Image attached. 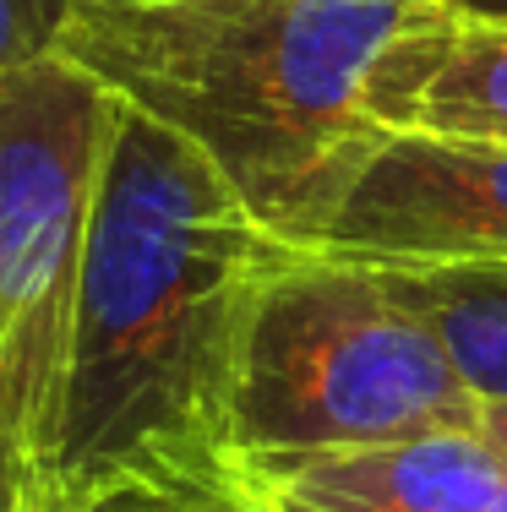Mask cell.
<instances>
[{"label": "cell", "instance_id": "cell-1", "mask_svg": "<svg viewBox=\"0 0 507 512\" xmlns=\"http://www.w3.org/2000/svg\"><path fill=\"white\" fill-rule=\"evenodd\" d=\"M284 246L191 142L115 99L44 480L88 512H229L240 338Z\"/></svg>", "mask_w": 507, "mask_h": 512}, {"label": "cell", "instance_id": "cell-2", "mask_svg": "<svg viewBox=\"0 0 507 512\" xmlns=\"http://www.w3.org/2000/svg\"><path fill=\"white\" fill-rule=\"evenodd\" d=\"M431 0H71L60 55L191 142L289 240L382 126V55Z\"/></svg>", "mask_w": 507, "mask_h": 512}, {"label": "cell", "instance_id": "cell-3", "mask_svg": "<svg viewBox=\"0 0 507 512\" xmlns=\"http://www.w3.org/2000/svg\"><path fill=\"white\" fill-rule=\"evenodd\" d=\"M480 425V393L382 267L284 246L251 295L235 458L382 447Z\"/></svg>", "mask_w": 507, "mask_h": 512}, {"label": "cell", "instance_id": "cell-4", "mask_svg": "<svg viewBox=\"0 0 507 512\" xmlns=\"http://www.w3.org/2000/svg\"><path fill=\"white\" fill-rule=\"evenodd\" d=\"M115 93L66 55L0 71V420L28 474L55 447Z\"/></svg>", "mask_w": 507, "mask_h": 512}, {"label": "cell", "instance_id": "cell-5", "mask_svg": "<svg viewBox=\"0 0 507 512\" xmlns=\"http://www.w3.org/2000/svg\"><path fill=\"white\" fill-rule=\"evenodd\" d=\"M289 246L377 267L507 262V148L388 131Z\"/></svg>", "mask_w": 507, "mask_h": 512}, {"label": "cell", "instance_id": "cell-6", "mask_svg": "<svg viewBox=\"0 0 507 512\" xmlns=\"http://www.w3.org/2000/svg\"><path fill=\"white\" fill-rule=\"evenodd\" d=\"M507 458L480 431L382 447L240 453L229 512H486Z\"/></svg>", "mask_w": 507, "mask_h": 512}, {"label": "cell", "instance_id": "cell-7", "mask_svg": "<svg viewBox=\"0 0 507 512\" xmlns=\"http://www.w3.org/2000/svg\"><path fill=\"white\" fill-rule=\"evenodd\" d=\"M371 115L382 137L415 131L507 148V17L431 0L382 55Z\"/></svg>", "mask_w": 507, "mask_h": 512}, {"label": "cell", "instance_id": "cell-8", "mask_svg": "<svg viewBox=\"0 0 507 512\" xmlns=\"http://www.w3.org/2000/svg\"><path fill=\"white\" fill-rule=\"evenodd\" d=\"M377 267V262H371ZM480 398H507V262L469 267H382Z\"/></svg>", "mask_w": 507, "mask_h": 512}, {"label": "cell", "instance_id": "cell-9", "mask_svg": "<svg viewBox=\"0 0 507 512\" xmlns=\"http://www.w3.org/2000/svg\"><path fill=\"white\" fill-rule=\"evenodd\" d=\"M71 0H0V71L60 50Z\"/></svg>", "mask_w": 507, "mask_h": 512}, {"label": "cell", "instance_id": "cell-10", "mask_svg": "<svg viewBox=\"0 0 507 512\" xmlns=\"http://www.w3.org/2000/svg\"><path fill=\"white\" fill-rule=\"evenodd\" d=\"M22 491H28V458L0 420V512H22Z\"/></svg>", "mask_w": 507, "mask_h": 512}, {"label": "cell", "instance_id": "cell-11", "mask_svg": "<svg viewBox=\"0 0 507 512\" xmlns=\"http://www.w3.org/2000/svg\"><path fill=\"white\" fill-rule=\"evenodd\" d=\"M22 512H88V507H77L55 480H44V474H28V491H22Z\"/></svg>", "mask_w": 507, "mask_h": 512}, {"label": "cell", "instance_id": "cell-12", "mask_svg": "<svg viewBox=\"0 0 507 512\" xmlns=\"http://www.w3.org/2000/svg\"><path fill=\"white\" fill-rule=\"evenodd\" d=\"M475 431L507 458V398H480V425Z\"/></svg>", "mask_w": 507, "mask_h": 512}, {"label": "cell", "instance_id": "cell-13", "mask_svg": "<svg viewBox=\"0 0 507 512\" xmlns=\"http://www.w3.org/2000/svg\"><path fill=\"white\" fill-rule=\"evenodd\" d=\"M453 6H469V11H491V17H507V0H453Z\"/></svg>", "mask_w": 507, "mask_h": 512}, {"label": "cell", "instance_id": "cell-14", "mask_svg": "<svg viewBox=\"0 0 507 512\" xmlns=\"http://www.w3.org/2000/svg\"><path fill=\"white\" fill-rule=\"evenodd\" d=\"M486 512H507V474H502V485H497V496H491Z\"/></svg>", "mask_w": 507, "mask_h": 512}]
</instances>
